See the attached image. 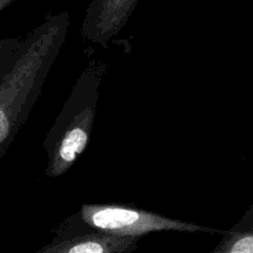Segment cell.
I'll use <instances>...</instances> for the list:
<instances>
[{
    "mask_svg": "<svg viewBox=\"0 0 253 253\" xmlns=\"http://www.w3.org/2000/svg\"><path fill=\"white\" fill-rule=\"evenodd\" d=\"M69 24V12L49 15L20 41L0 82V160L29 119L66 42Z\"/></svg>",
    "mask_w": 253,
    "mask_h": 253,
    "instance_id": "1",
    "label": "cell"
},
{
    "mask_svg": "<svg viewBox=\"0 0 253 253\" xmlns=\"http://www.w3.org/2000/svg\"><path fill=\"white\" fill-rule=\"evenodd\" d=\"M106 71L108 63L104 59L91 58L77 79L61 113L44 137L46 177L58 178L66 174L88 147Z\"/></svg>",
    "mask_w": 253,
    "mask_h": 253,
    "instance_id": "2",
    "label": "cell"
},
{
    "mask_svg": "<svg viewBox=\"0 0 253 253\" xmlns=\"http://www.w3.org/2000/svg\"><path fill=\"white\" fill-rule=\"evenodd\" d=\"M76 216V215H74ZM78 217L83 226H61L57 235L96 231L118 237L141 239L152 232H208L224 235L225 231L163 216L157 212L119 204H84Z\"/></svg>",
    "mask_w": 253,
    "mask_h": 253,
    "instance_id": "3",
    "label": "cell"
},
{
    "mask_svg": "<svg viewBox=\"0 0 253 253\" xmlns=\"http://www.w3.org/2000/svg\"><path fill=\"white\" fill-rule=\"evenodd\" d=\"M138 0H91L82 24L85 40L106 48L132 16Z\"/></svg>",
    "mask_w": 253,
    "mask_h": 253,
    "instance_id": "4",
    "label": "cell"
},
{
    "mask_svg": "<svg viewBox=\"0 0 253 253\" xmlns=\"http://www.w3.org/2000/svg\"><path fill=\"white\" fill-rule=\"evenodd\" d=\"M140 239L118 237L96 231L56 235L49 244L34 253H132Z\"/></svg>",
    "mask_w": 253,
    "mask_h": 253,
    "instance_id": "5",
    "label": "cell"
},
{
    "mask_svg": "<svg viewBox=\"0 0 253 253\" xmlns=\"http://www.w3.org/2000/svg\"><path fill=\"white\" fill-rule=\"evenodd\" d=\"M222 236L219 245L209 253H253V205H250L244 217Z\"/></svg>",
    "mask_w": 253,
    "mask_h": 253,
    "instance_id": "6",
    "label": "cell"
},
{
    "mask_svg": "<svg viewBox=\"0 0 253 253\" xmlns=\"http://www.w3.org/2000/svg\"><path fill=\"white\" fill-rule=\"evenodd\" d=\"M21 37H6L0 40V82L9 69Z\"/></svg>",
    "mask_w": 253,
    "mask_h": 253,
    "instance_id": "7",
    "label": "cell"
},
{
    "mask_svg": "<svg viewBox=\"0 0 253 253\" xmlns=\"http://www.w3.org/2000/svg\"><path fill=\"white\" fill-rule=\"evenodd\" d=\"M15 1H16V0H0V12L4 9H6L7 6H10L11 4H14Z\"/></svg>",
    "mask_w": 253,
    "mask_h": 253,
    "instance_id": "8",
    "label": "cell"
}]
</instances>
